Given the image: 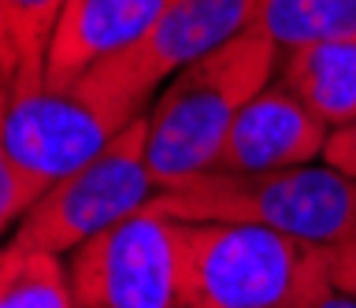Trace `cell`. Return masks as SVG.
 I'll return each mask as SVG.
<instances>
[{
    "label": "cell",
    "instance_id": "1",
    "mask_svg": "<svg viewBox=\"0 0 356 308\" xmlns=\"http://www.w3.org/2000/svg\"><path fill=\"white\" fill-rule=\"evenodd\" d=\"M278 56L267 38L245 30L156 93L145 112V156L160 193L216 168L238 112L275 82Z\"/></svg>",
    "mask_w": 356,
    "mask_h": 308
},
{
    "label": "cell",
    "instance_id": "2",
    "mask_svg": "<svg viewBox=\"0 0 356 308\" xmlns=\"http://www.w3.org/2000/svg\"><path fill=\"white\" fill-rule=\"evenodd\" d=\"M152 204L182 223H249L316 249H334L356 227V179L327 160L252 175L204 171L156 193Z\"/></svg>",
    "mask_w": 356,
    "mask_h": 308
},
{
    "label": "cell",
    "instance_id": "8",
    "mask_svg": "<svg viewBox=\"0 0 356 308\" xmlns=\"http://www.w3.org/2000/svg\"><path fill=\"white\" fill-rule=\"evenodd\" d=\"M327 141L330 130L289 90L271 82L238 112L211 171L252 175L319 163L327 152Z\"/></svg>",
    "mask_w": 356,
    "mask_h": 308
},
{
    "label": "cell",
    "instance_id": "10",
    "mask_svg": "<svg viewBox=\"0 0 356 308\" xmlns=\"http://www.w3.org/2000/svg\"><path fill=\"white\" fill-rule=\"evenodd\" d=\"M275 82L334 134L356 115V41H323L282 52Z\"/></svg>",
    "mask_w": 356,
    "mask_h": 308
},
{
    "label": "cell",
    "instance_id": "5",
    "mask_svg": "<svg viewBox=\"0 0 356 308\" xmlns=\"http://www.w3.org/2000/svg\"><path fill=\"white\" fill-rule=\"evenodd\" d=\"M160 193L145 156V115L115 134L89 163L60 179L26 208L8 241L67 257L100 230L149 208Z\"/></svg>",
    "mask_w": 356,
    "mask_h": 308
},
{
    "label": "cell",
    "instance_id": "4",
    "mask_svg": "<svg viewBox=\"0 0 356 308\" xmlns=\"http://www.w3.org/2000/svg\"><path fill=\"white\" fill-rule=\"evenodd\" d=\"M256 8L260 0H167L149 34L82 74L74 86L122 127H130L149 112L156 93L175 74L241 38L252 26Z\"/></svg>",
    "mask_w": 356,
    "mask_h": 308
},
{
    "label": "cell",
    "instance_id": "15",
    "mask_svg": "<svg viewBox=\"0 0 356 308\" xmlns=\"http://www.w3.org/2000/svg\"><path fill=\"white\" fill-rule=\"evenodd\" d=\"M327 271H330V282L338 286V290L356 297V227L345 241L327 249Z\"/></svg>",
    "mask_w": 356,
    "mask_h": 308
},
{
    "label": "cell",
    "instance_id": "18",
    "mask_svg": "<svg viewBox=\"0 0 356 308\" xmlns=\"http://www.w3.org/2000/svg\"><path fill=\"white\" fill-rule=\"evenodd\" d=\"M0 90H11V67H8V49H4V34H0Z\"/></svg>",
    "mask_w": 356,
    "mask_h": 308
},
{
    "label": "cell",
    "instance_id": "7",
    "mask_svg": "<svg viewBox=\"0 0 356 308\" xmlns=\"http://www.w3.org/2000/svg\"><path fill=\"white\" fill-rule=\"evenodd\" d=\"M122 130L127 127L78 86L71 90H44L41 86L30 93H8L4 138L26 208L41 193H49L60 179L89 163Z\"/></svg>",
    "mask_w": 356,
    "mask_h": 308
},
{
    "label": "cell",
    "instance_id": "17",
    "mask_svg": "<svg viewBox=\"0 0 356 308\" xmlns=\"http://www.w3.org/2000/svg\"><path fill=\"white\" fill-rule=\"evenodd\" d=\"M293 308H356V297L345 293V290H338V286L327 279L323 286H316L308 297H300Z\"/></svg>",
    "mask_w": 356,
    "mask_h": 308
},
{
    "label": "cell",
    "instance_id": "12",
    "mask_svg": "<svg viewBox=\"0 0 356 308\" xmlns=\"http://www.w3.org/2000/svg\"><path fill=\"white\" fill-rule=\"evenodd\" d=\"M63 4L67 0H0V34L8 49L11 93H30L44 86V56Z\"/></svg>",
    "mask_w": 356,
    "mask_h": 308
},
{
    "label": "cell",
    "instance_id": "9",
    "mask_svg": "<svg viewBox=\"0 0 356 308\" xmlns=\"http://www.w3.org/2000/svg\"><path fill=\"white\" fill-rule=\"evenodd\" d=\"M167 0H67L44 56V90L71 86L149 34Z\"/></svg>",
    "mask_w": 356,
    "mask_h": 308
},
{
    "label": "cell",
    "instance_id": "16",
    "mask_svg": "<svg viewBox=\"0 0 356 308\" xmlns=\"http://www.w3.org/2000/svg\"><path fill=\"white\" fill-rule=\"evenodd\" d=\"M323 160H327L330 168H338L341 175L356 179V115H353L345 127H338V130L330 134L327 152H323Z\"/></svg>",
    "mask_w": 356,
    "mask_h": 308
},
{
    "label": "cell",
    "instance_id": "11",
    "mask_svg": "<svg viewBox=\"0 0 356 308\" xmlns=\"http://www.w3.org/2000/svg\"><path fill=\"white\" fill-rule=\"evenodd\" d=\"M278 52L356 41V0H260L252 26Z\"/></svg>",
    "mask_w": 356,
    "mask_h": 308
},
{
    "label": "cell",
    "instance_id": "13",
    "mask_svg": "<svg viewBox=\"0 0 356 308\" xmlns=\"http://www.w3.org/2000/svg\"><path fill=\"white\" fill-rule=\"evenodd\" d=\"M0 308H78L63 257L0 245Z\"/></svg>",
    "mask_w": 356,
    "mask_h": 308
},
{
    "label": "cell",
    "instance_id": "6",
    "mask_svg": "<svg viewBox=\"0 0 356 308\" xmlns=\"http://www.w3.org/2000/svg\"><path fill=\"white\" fill-rule=\"evenodd\" d=\"M78 308H175L178 223L156 204L63 257Z\"/></svg>",
    "mask_w": 356,
    "mask_h": 308
},
{
    "label": "cell",
    "instance_id": "14",
    "mask_svg": "<svg viewBox=\"0 0 356 308\" xmlns=\"http://www.w3.org/2000/svg\"><path fill=\"white\" fill-rule=\"evenodd\" d=\"M8 93H11V90H0V238H4L8 230H15V223L26 216V197H22L15 163H11V152H8V138H4Z\"/></svg>",
    "mask_w": 356,
    "mask_h": 308
},
{
    "label": "cell",
    "instance_id": "3",
    "mask_svg": "<svg viewBox=\"0 0 356 308\" xmlns=\"http://www.w3.org/2000/svg\"><path fill=\"white\" fill-rule=\"evenodd\" d=\"M178 223L175 308H293L330 279L327 249L249 223Z\"/></svg>",
    "mask_w": 356,
    "mask_h": 308
}]
</instances>
